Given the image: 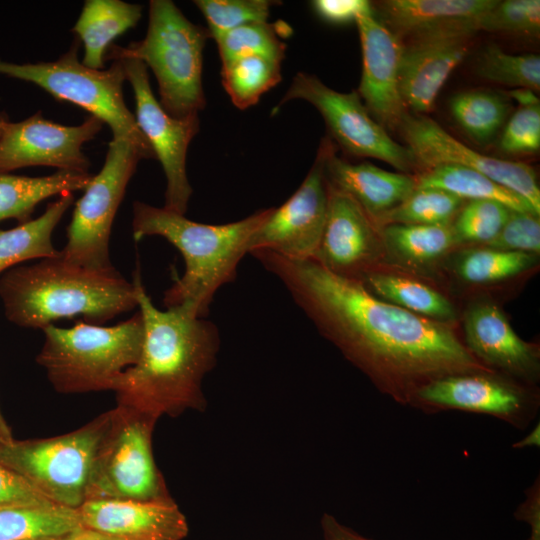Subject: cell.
<instances>
[{
  "instance_id": "obj_45",
  "label": "cell",
  "mask_w": 540,
  "mask_h": 540,
  "mask_svg": "<svg viewBox=\"0 0 540 540\" xmlns=\"http://www.w3.org/2000/svg\"><path fill=\"white\" fill-rule=\"evenodd\" d=\"M321 529L324 540H373L358 534L326 513L321 518Z\"/></svg>"
},
{
  "instance_id": "obj_25",
  "label": "cell",
  "mask_w": 540,
  "mask_h": 540,
  "mask_svg": "<svg viewBox=\"0 0 540 540\" xmlns=\"http://www.w3.org/2000/svg\"><path fill=\"white\" fill-rule=\"evenodd\" d=\"M378 229L383 263L426 277L461 248L451 225L388 224Z\"/></svg>"
},
{
  "instance_id": "obj_24",
  "label": "cell",
  "mask_w": 540,
  "mask_h": 540,
  "mask_svg": "<svg viewBox=\"0 0 540 540\" xmlns=\"http://www.w3.org/2000/svg\"><path fill=\"white\" fill-rule=\"evenodd\" d=\"M359 281L375 297L414 314L448 324L460 321L455 302L428 277L382 262Z\"/></svg>"
},
{
  "instance_id": "obj_37",
  "label": "cell",
  "mask_w": 540,
  "mask_h": 540,
  "mask_svg": "<svg viewBox=\"0 0 540 540\" xmlns=\"http://www.w3.org/2000/svg\"><path fill=\"white\" fill-rule=\"evenodd\" d=\"M511 212L496 201H466L454 219L452 229L461 247L466 244L484 246L497 236Z\"/></svg>"
},
{
  "instance_id": "obj_41",
  "label": "cell",
  "mask_w": 540,
  "mask_h": 540,
  "mask_svg": "<svg viewBox=\"0 0 540 540\" xmlns=\"http://www.w3.org/2000/svg\"><path fill=\"white\" fill-rule=\"evenodd\" d=\"M484 246L497 250L539 255V216L532 213L511 212L497 236Z\"/></svg>"
},
{
  "instance_id": "obj_19",
  "label": "cell",
  "mask_w": 540,
  "mask_h": 540,
  "mask_svg": "<svg viewBox=\"0 0 540 540\" xmlns=\"http://www.w3.org/2000/svg\"><path fill=\"white\" fill-rule=\"evenodd\" d=\"M362 75L357 93L370 115L387 131L400 128L408 113L400 93V62L404 42L375 15L356 19Z\"/></svg>"
},
{
  "instance_id": "obj_38",
  "label": "cell",
  "mask_w": 540,
  "mask_h": 540,
  "mask_svg": "<svg viewBox=\"0 0 540 540\" xmlns=\"http://www.w3.org/2000/svg\"><path fill=\"white\" fill-rule=\"evenodd\" d=\"M194 3L206 19L209 37L214 40L240 26L268 21L271 8L278 4L271 0H196Z\"/></svg>"
},
{
  "instance_id": "obj_47",
  "label": "cell",
  "mask_w": 540,
  "mask_h": 540,
  "mask_svg": "<svg viewBox=\"0 0 540 540\" xmlns=\"http://www.w3.org/2000/svg\"><path fill=\"white\" fill-rule=\"evenodd\" d=\"M510 96L519 103L520 107L539 104L535 92L530 89L516 88L511 91Z\"/></svg>"
},
{
  "instance_id": "obj_42",
  "label": "cell",
  "mask_w": 540,
  "mask_h": 540,
  "mask_svg": "<svg viewBox=\"0 0 540 540\" xmlns=\"http://www.w3.org/2000/svg\"><path fill=\"white\" fill-rule=\"evenodd\" d=\"M53 504L23 477L0 463V508Z\"/></svg>"
},
{
  "instance_id": "obj_17",
  "label": "cell",
  "mask_w": 540,
  "mask_h": 540,
  "mask_svg": "<svg viewBox=\"0 0 540 540\" xmlns=\"http://www.w3.org/2000/svg\"><path fill=\"white\" fill-rule=\"evenodd\" d=\"M463 342L485 367L526 385L540 377V350L520 338L496 301L480 296L460 312Z\"/></svg>"
},
{
  "instance_id": "obj_50",
  "label": "cell",
  "mask_w": 540,
  "mask_h": 540,
  "mask_svg": "<svg viewBox=\"0 0 540 540\" xmlns=\"http://www.w3.org/2000/svg\"><path fill=\"white\" fill-rule=\"evenodd\" d=\"M8 122H9V119H8L7 114L5 112L0 111V137Z\"/></svg>"
},
{
  "instance_id": "obj_46",
  "label": "cell",
  "mask_w": 540,
  "mask_h": 540,
  "mask_svg": "<svg viewBox=\"0 0 540 540\" xmlns=\"http://www.w3.org/2000/svg\"><path fill=\"white\" fill-rule=\"evenodd\" d=\"M53 540H126V539L106 535V534L82 527L70 533L56 537Z\"/></svg>"
},
{
  "instance_id": "obj_28",
  "label": "cell",
  "mask_w": 540,
  "mask_h": 540,
  "mask_svg": "<svg viewBox=\"0 0 540 540\" xmlns=\"http://www.w3.org/2000/svg\"><path fill=\"white\" fill-rule=\"evenodd\" d=\"M92 177L89 172L61 170L42 177L0 172V222L10 218L20 224L27 222L40 202L55 195L84 190Z\"/></svg>"
},
{
  "instance_id": "obj_2",
  "label": "cell",
  "mask_w": 540,
  "mask_h": 540,
  "mask_svg": "<svg viewBox=\"0 0 540 540\" xmlns=\"http://www.w3.org/2000/svg\"><path fill=\"white\" fill-rule=\"evenodd\" d=\"M133 282L144 337L137 362L118 377L112 389L117 405L156 418L203 410L202 382L215 366L220 346L216 325L182 307L157 308L138 271Z\"/></svg>"
},
{
  "instance_id": "obj_9",
  "label": "cell",
  "mask_w": 540,
  "mask_h": 540,
  "mask_svg": "<svg viewBox=\"0 0 540 540\" xmlns=\"http://www.w3.org/2000/svg\"><path fill=\"white\" fill-rule=\"evenodd\" d=\"M158 418L117 405L99 443L86 489L88 499H170L152 451Z\"/></svg>"
},
{
  "instance_id": "obj_51",
  "label": "cell",
  "mask_w": 540,
  "mask_h": 540,
  "mask_svg": "<svg viewBox=\"0 0 540 540\" xmlns=\"http://www.w3.org/2000/svg\"><path fill=\"white\" fill-rule=\"evenodd\" d=\"M54 538H38V539H33V540H53Z\"/></svg>"
},
{
  "instance_id": "obj_31",
  "label": "cell",
  "mask_w": 540,
  "mask_h": 540,
  "mask_svg": "<svg viewBox=\"0 0 540 540\" xmlns=\"http://www.w3.org/2000/svg\"><path fill=\"white\" fill-rule=\"evenodd\" d=\"M80 528L77 509L56 504L0 508V540L56 538Z\"/></svg>"
},
{
  "instance_id": "obj_20",
  "label": "cell",
  "mask_w": 540,
  "mask_h": 540,
  "mask_svg": "<svg viewBox=\"0 0 540 540\" xmlns=\"http://www.w3.org/2000/svg\"><path fill=\"white\" fill-rule=\"evenodd\" d=\"M77 512L82 527L126 540H183L189 531L172 498L88 499Z\"/></svg>"
},
{
  "instance_id": "obj_6",
  "label": "cell",
  "mask_w": 540,
  "mask_h": 540,
  "mask_svg": "<svg viewBox=\"0 0 540 540\" xmlns=\"http://www.w3.org/2000/svg\"><path fill=\"white\" fill-rule=\"evenodd\" d=\"M208 37L207 29L187 19L174 2L151 0L145 37L126 47L111 44L105 58L143 62L157 80L162 108L184 118L206 105L202 67Z\"/></svg>"
},
{
  "instance_id": "obj_1",
  "label": "cell",
  "mask_w": 540,
  "mask_h": 540,
  "mask_svg": "<svg viewBox=\"0 0 540 540\" xmlns=\"http://www.w3.org/2000/svg\"><path fill=\"white\" fill-rule=\"evenodd\" d=\"M249 254L283 284L318 332L399 404L411 405L420 388L441 377L490 370L468 351L455 324L383 301L359 280L313 259L268 250Z\"/></svg>"
},
{
  "instance_id": "obj_22",
  "label": "cell",
  "mask_w": 540,
  "mask_h": 540,
  "mask_svg": "<svg viewBox=\"0 0 540 540\" xmlns=\"http://www.w3.org/2000/svg\"><path fill=\"white\" fill-rule=\"evenodd\" d=\"M472 36H443L404 44L400 62V93L406 109L424 114L451 72L463 61Z\"/></svg>"
},
{
  "instance_id": "obj_23",
  "label": "cell",
  "mask_w": 540,
  "mask_h": 540,
  "mask_svg": "<svg viewBox=\"0 0 540 540\" xmlns=\"http://www.w3.org/2000/svg\"><path fill=\"white\" fill-rule=\"evenodd\" d=\"M329 183L349 195L371 221L406 200L416 189V177L381 169L369 162L351 163L335 153L334 145L325 162Z\"/></svg>"
},
{
  "instance_id": "obj_30",
  "label": "cell",
  "mask_w": 540,
  "mask_h": 540,
  "mask_svg": "<svg viewBox=\"0 0 540 540\" xmlns=\"http://www.w3.org/2000/svg\"><path fill=\"white\" fill-rule=\"evenodd\" d=\"M415 177L416 188L444 190L465 201H496L508 207L511 211L532 213L539 216L533 207L520 195L469 168L440 165L426 169Z\"/></svg>"
},
{
  "instance_id": "obj_3",
  "label": "cell",
  "mask_w": 540,
  "mask_h": 540,
  "mask_svg": "<svg viewBox=\"0 0 540 540\" xmlns=\"http://www.w3.org/2000/svg\"><path fill=\"white\" fill-rule=\"evenodd\" d=\"M0 298L10 322L40 329L74 317L103 325L138 307L134 282L114 267L88 268L60 254L3 273Z\"/></svg>"
},
{
  "instance_id": "obj_43",
  "label": "cell",
  "mask_w": 540,
  "mask_h": 540,
  "mask_svg": "<svg viewBox=\"0 0 540 540\" xmlns=\"http://www.w3.org/2000/svg\"><path fill=\"white\" fill-rule=\"evenodd\" d=\"M311 5L316 14L332 24L356 22V19L373 11V4L366 0H315Z\"/></svg>"
},
{
  "instance_id": "obj_12",
  "label": "cell",
  "mask_w": 540,
  "mask_h": 540,
  "mask_svg": "<svg viewBox=\"0 0 540 540\" xmlns=\"http://www.w3.org/2000/svg\"><path fill=\"white\" fill-rule=\"evenodd\" d=\"M136 104V123L159 160L166 178L164 208L185 215L192 195L186 157L199 131V114L184 118L169 115L155 98L147 67L137 59H119Z\"/></svg>"
},
{
  "instance_id": "obj_33",
  "label": "cell",
  "mask_w": 540,
  "mask_h": 540,
  "mask_svg": "<svg viewBox=\"0 0 540 540\" xmlns=\"http://www.w3.org/2000/svg\"><path fill=\"white\" fill-rule=\"evenodd\" d=\"M281 78V63L264 56H241L221 63L223 88L238 109L255 105Z\"/></svg>"
},
{
  "instance_id": "obj_49",
  "label": "cell",
  "mask_w": 540,
  "mask_h": 540,
  "mask_svg": "<svg viewBox=\"0 0 540 540\" xmlns=\"http://www.w3.org/2000/svg\"><path fill=\"white\" fill-rule=\"evenodd\" d=\"M12 439L13 438H12L11 431L0 412V441L7 442V441H11Z\"/></svg>"
},
{
  "instance_id": "obj_27",
  "label": "cell",
  "mask_w": 540,
  "mask_h": 540,
  "mask_svg": "<svg viewBox=\"0 0 540 540\" xmlns=\"http://www.w3.org/2000/svg\"><path fill=\"white\" fill-rule=\"evenodd\" d=\"M142 10L139 4L120 0H86L71 29L84 46L81 62L88 68L102 70L112 41L137 25Z\"/></svg>"
},
{
  "instance_id": "obj_29",
  "label": "cell",
  "mask_w": 540,
  "mask_h": 540,
  "mask_svg": "<svg viewBox=\"0 0 540 540\" xmlns=\"http://www.w3.org/2000/svg\"><path fill=\"white\" fill-rule=\"evenodd\" d=\"M73 202L72 192L61 194L36 219L0 230V275L24 261L58 256L52 235Z\"/></svg>"
},
{
  "instance_id": "obj_13",
  "label": "cell",
  "mask_w": 540,
  "mask_h": 540,
  "mask_svg": "<svg viewBox=\"0 0 540 540\" xmlns=\"http://www.w3.org/2000/svg\"><path fill=\"white\" fill-rule=\"evenodd\" d=\"M411 406L429 412L462 410L494 416L523 428L539 407L535 386L492 370L472 371L436 379L420 388Z\"/></svg>"
},
{
  "instance_id": "obj_52",
  "label": "cell",
  "mask_w": 540,
  "mask_h": 540,
  "mask_svg": "<svg viewBox=\"0 0 540 540\" xmlns=\"http://www.w3.org/2000/svg\"><path fill=\"white\" fill-rule=\"evenodd\" d=\"M2 442V441H1Z\"/></svg>"
},
{
  "instance_id": "obj_15",
  "label": "cell",
  "mask_w": 540,
  "mask_h": 540,
  "mask_svg": "<svg viewBox=\"0 0 540 540\" xmlns=\"http://www.w3.org/2000/svg\"><path fill=\"white\" fill-rule=\"evenodd\" d=\"M399 129L417 165L424 167V170L440 165L475 170L520 195L540 215V189L531 166L481 154L425 116L407 113Z\"/></svg>"
},
{
  "instance_id": "obj_7",
  "label": "cell",
  "mask_w": 540,
  "mask_h": 540,
  "mask_svg": "<svg viewBox=\"0 0 540 540\" xmlns=\"http://www.w3.org/2000/svg\"><path fill=\"white\" fill-rule=\"evenodd\" d=\"M79 40L51 62L16 64L0 59V74L32 82L59 101L73 103L109 125L113 138H125L148 159L154 152L139 129L123 96L126 80L122 63L114 60L108 69L94 70L78 59Z\"/></svg>"
},
{
  "instance_id": "obj_35",
  "label": "cell",
  "mask_w": 540,
  "mask_h": 540,
  "mask_svg": "<svg viewBox=\"0 0 540 540\" xmlns=\"http://www.w3.org/2000/svg\"><path fill=\"white\" fill-rule=\"evenodd\" d=\"M465 202L444 190L416 188L401 204L372 223L376 228L388 224L451 225Z\"/></svg>"
},
{
  "instance_id": "obj_44",
  "label": "cell",
  "mask_w": 540,
  "mask_h": 540,
  "mask_svg": "<svg viewBox=\"0 0 540 540\" xmlns=\"http://www.w3.org/2000/svg\"><path fill=\"white\" fill-rule=\"evenodd\" d=\"M514 516L530 526L527 540H540V480L537 478L526 490L524 501L517 507Z\"/></svg>"
},
{
  "instance_id": "obj_48",
  "label": "cell",
  "mask_w": 540,
  "mask_h": 540,
  "mask_svg": "<svg viewBox=\"0 0 540 540\" xmlns=\"http://www.w3.org/2000/svg\"><path fill=\"white\" fill-rule=\"evenodd\" d=\"M540 445V424L537 423L533 429L521 440L512 445L514 449H524L530 447H539Z\"/></svg>"
},
{
  "instance_id": "obj_26",
  "label": "cell",
  "mask_w": 540,
  "mask_h": 540,
  "mask_svg": "<svg viewBox=\"0 0 540 540\" xmlns=\"http://www.w3.org/2000/svg\"><path fill=\"white\" fill-rule=\"evenodd\" d=\"M538 265L539 255L473 246L453 251L441 267L461 285L482 289L511 282Z\"/></svg>"
},
{
  "instance_id": "obj_8",
  "label": "cell",
  "mask_w": 540,
  "mask_h": 540,
  "mask_svg": "<svg viewBox=\"0 0 540 540\" xmlns=\"http://www.w3.org/2000/svg\"><path fill=\"white\" fill-rule=\"evenodd\" d=\"M107 411L82 427L55 437L0 441V463L11 469L52 503L78 509L99 443L109 424Z\"/></svg>"
},
{
  "instance_id": "obj_11",
  "label": "cell",
  "mask_w": 540,
  "mask_h": 540,
  "mask_svg": "<svg viewBox=\"0 0 540 540\" xmlns=\"http://www.w3.org/2000/svg\"><path fill=\"white\" fill-rule=\"evenodd\" d=\"M291 100H303L322 115L333 139L349 154L371 157L409 174L416 166L411 150L393 140L370 115L357 91L338 92L318 77L297 73L275 108Z\"/></svg>"
},
{
  "instance_id": "obj_32",
  "label": "cell",
  "mask_w": 540,
  "mask_h": 540,
  "mask_svg": "<svg viewBox=\"0 0 540 540\" xmlns=\"http://www.w3.org/2000/svg\"><path fill=\"white\" fill-rule=\"evenodd\" d=\"M450 112L458 126L478 143H487L505 125L509 99L490 90H470L454 95Z\"/></svg>"
},
{
  "instance_id": "obj_14",
  "label": "cell",
  "mask_w": 540,
  "mask_h": 540,
  "mask_svg": "<svg viewBox=\"0 0 540 540\" xmlns=\"http://www.w3.org/2000/svg\"><path fill=\"white\" fill-rule=\"evenodd\" d=\"M333 145L329 139L321 142L307 176L281 206L272 208L266 221L252 236L249 253L268 250L289 259L314 258L326 222L325 162Z\"/></svg>"
},
{
  "instance_id": "obj_4",
  "label": "cell",
  "mask_w": 540,
  "mask_h": 540,
  "mask_svg": "<svg viewBox=\"0 0 540 540\" xmlns=\"http://www.w3.org/2000/svg\"><path fill=\"white\" fill-rule=\"evenodd\" d=\"M272 208L238 221L212 225L195 222L164 207L134 202V240L162 237L179 250L185 262L183 275L175 278L164 292V307H182L198 318H207L215 294L235 280L240 261L249 254L252 236Z\"/></svg>"
},
{
  "instance_id": "obj_16",
  "label": "cell",
  "mask_w": 540,
  "mask_h": 540,
  "mask_svg": "<svg viewBox=\"0 0 540 540\" xmlns=\"http://www.w3.org/2000/svg\"><path fill=\"white\" fill-rule=\"evenodd\" d=\"M103 121L89 116L76 126L44 118L41 112L20 122H8L0 137V172L48 166L61 171L89 172L82 146L95 138Z\"/></svg>"
},
{
  "instance_id": "obj_21",
  "label": "cell",
  "mask_w": 540,
  "mask_h": 540,
  "mask_svg": "<svg viewBox=\"0 0 540 540\" xmlns=\"http://www.w3.org/2000/svg\"><path fill=\"white\" fill-rule=\"evenodd\" d=\"M498 0H386L373 5L376 17L402 41L473 36Z\"/></svg>"
},
{
  "instance_id": "obj_34",
  "label": "cell",
  "mask_w": 540,
  "mask_h": 540,
  "mask_svg": "<svg viewBox=\"0 0 540 540\" xmlns=\"http://www.w3.org/2000/svg\"><path fill=\"white\" fill-rule=\"evenodd\" d=\"M292 28L279 20L273 23H249L230 30L215 39L221 63L230 59L259 55L282 63L286 55L285 39Z\"/></svg>"
},
{
  "instance_id": "obj_18",
  "label": "cell",
  "mask_w": 540,
  "mask_h": 540,
  "mask_svg": "<svg viewBox=\"0 0 540 540\" xmlns=\"http://www.w3.org/2000/svg\"><path fill=\"white\" fill-rule=\"evenodd\" d=\"M326 186V222L313 260L334 274L359 280L383 262L378 229L349 195L327 179Z\"/></svg>"
},
{
  "instance_id": "obj_39",
  "label": "cell",
  "mask_w": 540,
  "mask_h": 540,
  "mask_svg": "<svg viewBox=\"0 0 540 540\" xmlns=\"http://www.w3.org/2000/svg\"><path fill=\"white\" fill-rule=\"evenodd\" d=\"M479 30L536 36L540 31V1H498L480 20Z\"/></svg>"
},
{
  "instance_id": "obj_36",
  "label": "cell",
  "mask_w": 540,
  "mask_h": 540,
  "mask_svg": "<svg viewBox=\"0 0 540 540\" xmlns=\"http://www.w3.org/2000/svg\"><path fill=\"white\" fill-rule=\"evenodd\" d=\"M476 70L481 78L515 89H540V58L533 53L514 55L490 45L481 53Z\"/></svg>"
},
{
  "instance_id": "obj_5",
  "label": "cell",
  "mask_w": 540,
  "mask_h": 540,
  "mask_svg": "<svg viewBox=\"0 0 540 540\" xmlns=\"http://www.w3.org/2000/svg\"><path fill=\"white\" fill-rule=\"evenodd\" d=\"M43 346L36 357L53 388L64 394L111 390L140 355L144 324L137 311L112 326L79 321L70 328L41 329Z\"/></svg>"
},
{
  "instance_id": "obj_10",
  "label": "cell",
  "mask_w": 540,
  "mask_h": 540,
  "mask_svg": "<svg viewBox=\"0 0 540 540\" xmlns=\"http://www.w3.org/2000/svg\"><path fill=\"white\" fill-rule=\"evenodd\" d=\"M148 159L144 152L125 138H112L104 164L93 175L76 202L67 241L60 256L71 263L94 269H109V241L112 224L137 164Z\"/></svg>"
},
{
  "instance_id": "obj_40",
  "label": "cell",
  "mask_w": 540,
  "mask_h": 540,
  "mask_svg": "<svg viewBox=\"0 0 540 540\" xmlns=\"http://www.w3.org/2000/svg\"><path fill=\"white\" fill-rule=\"evenodd\" d=\"M506 154H529L540 148V105L519 107L506 121L500 141Z\"/></svg>"
}]
</instances>
